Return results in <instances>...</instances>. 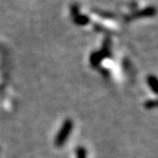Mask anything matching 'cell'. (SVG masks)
I'll list each match as a JSON object with an SVG mask.
<instances>
[{
  "instance_id": "1",
  "label": "cell",
  "mask_w": 158,
  "mask_h": 158,
  "mask_svg": "<svg viewBox=\"0 0 158 158\" xmlns=\"http://www.w3.org/2000/svg\"><path fill=\"white\" fill-rule=\"evenodd\" d=\"M71 128H72V123L70 121H68L65 123L64 127L62 128V131L61 132L58 134L57 138H56V142H57V144H62L66 138L68 137V135L70 134V131H71Z\"/></svg>"
}]
</instances>
